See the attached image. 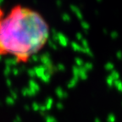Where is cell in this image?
<instances>
[{"label":"cell","instance_id":"1","mask_svg":"<svg viewBox=\"0 0 122 122\" xmlns=\"http://www.w3.org/2000/svg\"><path fill=\"white\" fill-rule=\"evenodd\" d=\"M49 27L38 12L29 8H13L0 18V54H10L26 61L47 43Z\"/></svg>","mask_w":122,"mask_h":122}]
</instances>
